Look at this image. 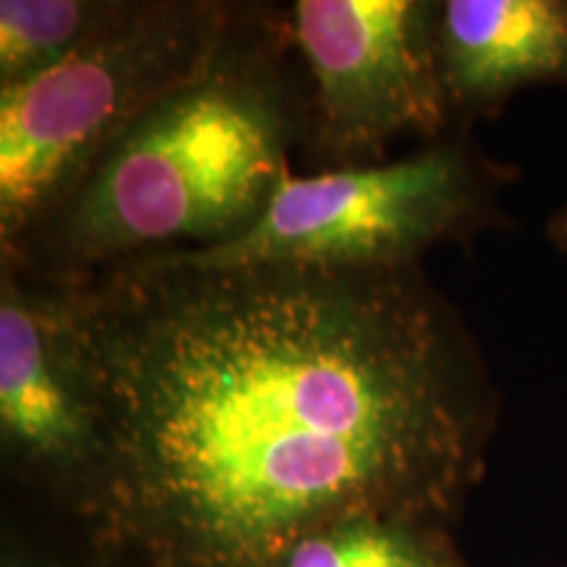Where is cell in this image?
Returning a JSON list of instances; mask_svg holds the SVG:
<instances>
[{"mask_svg":"<svg viewBox=\"0 0 567 567\" xmlns=\"http://www.w3.org/2000/svg\"><path fill=\"white\" fill-rule=\"evenodd\" d=\"M45 281L92 429L66 505L116 567H274L352 517L450 526L499 394L421 266H193Z\"/></svg>","mask_w":567,"mask_h":567,"instance_id":"1","label":"cell"},{"mask_svg":"<svg viewBox=\"0 0 567 567\" xmlns=\"http://www.w3.org/2000/svg\"><path fill=\"white\" fill-rule=\"evenodd\" d=\"M3 567H38V565H30V563H24V559H17V557H6V563H3Z\"/></svg>","mask_w":567,"mask_h":567,"instance_id":"11","label":"cell"},{"mask_svg":"<svg viewBox=\"0 0 567 567\" xmlns=\"http://www.w3.org/2000/svg\"><path fill=\"white\" fill-rule=\"evenodd\" d=\"M547 234H549V243L555 245L559 252L567 255V203L549 218Z\"/></svg>","mask_w":567,"mask_h":567,"instance_id":"10","label":"cell"},{"mask_svg":"<svg viewBox=\"0 0 567 567\" xmlns=\"http://www.w3.org/2000/svg\"><path fill=\"white\" fill-rule=\"evenodd\" d=\"M140 0H3L0 87L38 76L137 9Z\"/></svg>","mask_w":567,"mask_h":567,"instance_id":"9","label":"cell"},{"mask_svg":"<svg viewBox=\"0 0 567 567\" xmlns=\"http://www.w3.org/2000/svg\"><path fill=\"white\" fill-rule=\"evenodd\" d=\"M517 168L481 151L471 126L400 161L323 168L279 184L264 216L229 243L166 252L193 266L297 264L350 271L413 268L436 245L505 226L502 189Z\"/></svg>","mask_w":567,"mask_h":567,"instance_id":"4","label":"cell"},{"mask_svg":"<svg viewBox=\"0 0 567 567\" xmlns=\"http://www.w3.org/2000/svg\"><path fill=\"white\" fill-rule=\"evenodd\" d=\"M274 567H467L450 526L352 517L302 536Z\"/></svg>","mask_w":567,"mask_h":567,"instance_id":"8","label":"cell"},{"mask_svg":"<svg viewBox=\"0 0 567 567\" xmlns=\"http://www.w3.org/2000/svg\"><path fill=\"white\" fill-rule=\"evenodd\" d=\"M0 442L3 455L63 502L90 463L92 429L59 308L45 281L3 264L0 281Z\"/></svg>","mask_w":567,"mask_h":567,"instance_id":"6","label":"cell"},{"mask_svg":"<svg viewBox=\"0 0 567 567\" xmlns=\"http://www.w3.org/2000/svg\"><path fill=\"white\" fill-rule=\"evenodd\" d=\"M292 48L287 11L239 6L216 53L134 118L3 264L63 281L250 229L305 140Z\"/></svg>","mask_w":567,"mask_h":567,"instance_id":"2","label":"cell"},{"mask_svg":"<svg viewBox=\"0 0 567 567\" xmlns=\"http://www.w3.org/2000/svg\"><path fill=\"white\" fill-rule=\"evenodd\" d=\"M436 61L457 126L496 118L526 87H567V0H444Z\"/></svg>","mask_w":567,"mask_h":567,"instance_id":"7","label":"cell"},{"mask_svg":"<svg viewBox=\"0 0 567 567\" xmlns=\"http://www.w3.org/2000/svg\"><path fill=\"white\" fill-rule=\"evenodd\" d=\"M429 0H297L295 51L310 74L305 142L329 168L379 163L389 142L457 130L436 61Z\"/></svg>","mask_w":567,"mask_h":567,"instance_id":"5","label":"cell"},{"mask_svg":"<svg viewBox=\"0 0 567 567\" xmlns=\"http://www.w3.org/2000/svg\"><path fill=\"white\" fill-rule=\"evenodd\" d=\"M243 3L140 0L38 76L0 87V247L9 255L105 147L216 53Z\"/></svg>","mask_w":567,"mask_h":567,"instance_id":"3","label":"cell"}]
</instances>
